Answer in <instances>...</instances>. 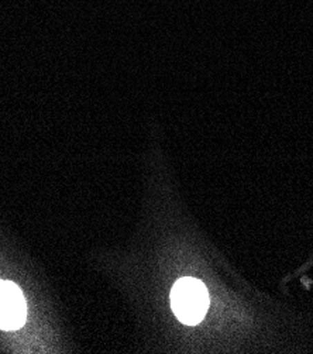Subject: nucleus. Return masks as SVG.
Instances as JSON below:
<instances>
[{"instance_id": "f257e3e1", "label": "nucleus", "mask_w": 313, "mask_h": 354, "mask_svg": "<svg viewBox=\"0 0 313 354\" xmlns=\"http://www.w3.org/2000/svg\"><path fill=\"white\" fill-rule=\"evenodd\" d=\"M171 308L185 325L202 322L209 308V294L203 282L189 277L178 279L171 290Z\"/></svg>"}, {"instance_id": "f03ea898", "label": "nucleus", "mask_w": 313, "mask_h": 354, "mask_svg": "<svg viewBox=\"0 0 313 354\" xmlns=\"http://www.w3.org/2000/svg\"><path fill=\"white\" fill-rule=\"evenodd\" d=\"M27 305L21 290L9 281H0V329L16 330L26 322Z\"/></svg>"}]
</instances>
